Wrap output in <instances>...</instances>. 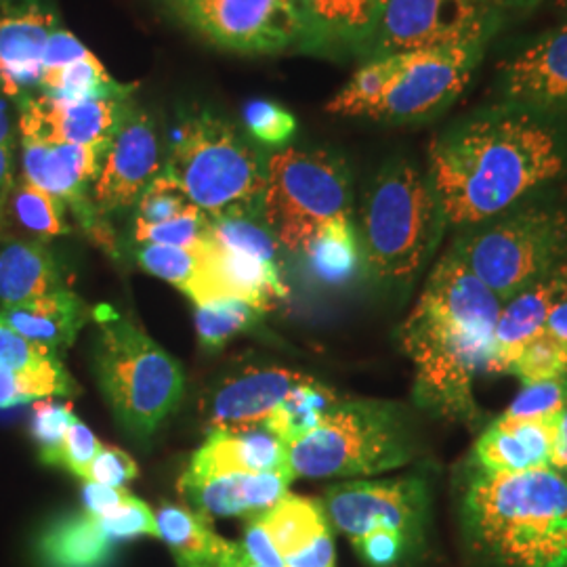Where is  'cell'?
<instances>
[{"instance_id":"obj_1","label":"cell","mask_w":567,"mask_h":567,"mask_svg":"<svg viewBox=\"0 0 567 567\" xmlns=\"http://www.w3.org/2000/svg\"><path fill=\"white\" fill-rule=\"evenodd\" d=\"M566 168V143L545 116L501 105L431 143L426 175L446 225L473 227L524 203Z\"/></svg>"},{"instance_id":"obj_2","label":"cell","mask_w":567,"mask_h":567,"mask_svg":"<svg viewBox=\"0 0 567 567\" xmlns=\"http://www.w3.org/2000/svg\"><path fill=\"white\" fill-rule=\"evenodd\" d=\"M501 307L486 284L447 250L400 328L419 404L446 419H475V383L489 368Z\"/></svg>"},{"instance_id":"obj_3","label":"cell","mask_w":567,"mask_h":567,"mask_svg":"<svg viewBox=\"0 0 567 567\" xmlns=\"http://www.w3.org/2000/svg\"><path fill=\"white\" fill-rule=\"evenodd\" d=\"M468 538L501 566L567 567V477L555 468L477 471L466 486Z\"/></svg>"},{"instance_id":"obj_4","label":"cell","mask_w":567,"mask_h":567,"mask_svg":"<svg viewBox=\"0 0 567 567\" xmlns=\"http://www.w3.org/2000/svg\"><path fill=\"white\" fill-rule=\"evenodd\" d=\"M163 173L210 219L261 217L267 158L210 110L192 112L173 128Z\"/></svg>"},{"instance_id":"obj_5","label":"cell","mask_w":567,"mask_h":567,"mask_svg":"<svg viewBox=\"0 0 567 567\" xmlns=\"http://www.w3.org/2000/svg\"><path fill=\"white\" fill-rule=\"evenodd\" d=\"M429 175L391 161L372 179L362 208V255L379 282L405 286L425 265L444 229Z\"/></svg>"},{"instance_id":"obj_6","label":"cell","mask_w":567,"mask_h":567,"mask_svg":"<svg viewBox=\"0 0 567 567\" xmlns=\"http://www.w3.org/2000/svg\"><path fill=\"white\" fill-rule=\"evenodd\" d=\"M93 320L97 322L95 374L103 395L124 431L150 440L179 405L182 368L110 305H100Z\"/></svg>"},{"instance_id":"obj_7","label":"cell","mask_w":567,"mask_h":567,"mask_svg":"<svg viewBox=\"0 0 567 567\" xmlns=\"http://www.w3.org/2000/svg\"><path fill=\"white\" fill-rule=\"evenodd\" d=\"M414 435L400 405L374 400L337 402L322 423L290 444L295 477H358L412 463Z\"/></svg>"},{"instance_id":"obj_8","label":"cell","mask_w":567,"mask_h":567,"mask_svg":"<svg viewBox=\"0 0 567 567\" xmlns=\"http://www.w3.org/2000/svg\"><path fill=\"white\" fill-rule=\"evenodd\" d=\"M450 252L505 303L567 261V208L517 204L486 224L466 227Z\"/></svg>"},{"instance_id":"obj_9","label":"cell","mask_w":567,"mask_h":567,"mask_svg":"<svg viewBox=\"0 0 567 567\" xmlns=\"http://www.w3.org/2000/svg\"><path fill=\"white\" fill-rule=\"evenodd\" d=\"M261 217L278 244L295 255L324 225L351 219V175L343 158L305 147L271 154Z\"/></svg>"},{"instance_id":"obj_10","label":"cell","mask_w":567,"mask_h":567,"mask_svg":"<svg viewBox=\"0 0 567 567\" xmlns=\"http://www.w3.org/2000/svg\"><path fill=\"white\" fill-rule=\"evenodd\" d=\"M503 21L505 16L482 0H386L360 58L486 49Z\"/></svg>"},{"instance_id":"obj_11","label":"cell","mask_w":567,"mask_h":567,"mask_svg":"<svg viewBox=\"0 0 567 567\" xmlns=\"http://www.w3.org/2000/svg\"><path fill=\"white\" fill-rule=\"evenodd\" d=\"M173 16L224 51L240 55L307 53L297 0H166Z\"/></svg>"},{"instance_id":"obj_12","label":"cell","mask_w":567,"mask_h":567,"mask_svg":"<svg viewBox=\"0 0 567 567\" xmlns=\"http://www.w3.org/2000/svg\"><path fill=\"white\" fill-rule=\"evenodd\" d=\"M486 49H450L381 58L385 84L368 118L402 124L437 116L465 91Z\"/></svg>"},{"instance_id":"obj_13","label":"cell","mask_w":567,"mask_h":567,"mask_svg":"<svg viewBox=\"0 0 567 567\" xmlns=\"http://www.w3.org/2000/svg\"><path fill=\"white\" fill-rule=\"evenodd\" d=\"M429 508V487L423 477H398L383 482H349L328 487L324 511L353 540L374 529L402 534L412 545L421 540Z\"/></svg>"},{"instance_id":"obj_14","label":"cell","mask_w":567,"mask_h":567,"mask_svg":"<svg viewBox=\"0 0 567 567\" xmlns=\"http://www.w3.org/2000/svg\"><path fill=\"white\" fill-rule=\"evenodd\" d=\"M103 154L102 147L74 143L21 142V168L28 182L72 208L93 243L116 255V234L91 203V187L102 168Z\"/></svg>"},{"instance_id":"obj_15","label":"cell","mask_w":567,"mask_h":567,"mask_svg":"<svg viewBox=\"0 0 567 567\" xmlns=\"http://www.w3.org/2000/svg\"><path fill=\"white\" fill-rule=\"evenodd\" d=\"M163 173V152L154 118L131 100L103 154L91 187V203L103 219L135 208L143 192Z\"/></svg>"},{"instance_id":"obj_16","label":"cell","mask_w":567,"mask_h":567,"mask_svg":"<svg viewBox=\"0 0 567 567\" xmlns=\"http://www.w3.org/2000/svg\"><path fill=\"white\" fill-rule=\"evenodd\" d=\"M131 95L84 102H60L44 93H32L18 102L21 142L74 143L107 150Z\"/></svg>"},{"instance_id":"obj_17","label":"cell","mask_w":567,"mask_h":567,"mask_svg":"<svg viewBox=\"0 0 567 567\" xmlns=\"http://www.w3.org/2000/svg\"><path fill=\"white\" fill-rule=\"evenodd\" d=\"M503 105L536 116L567 112V23L529 42L505 61Z\"/></svg>"},{"instance_id":"obj_18","label":"cell","mask_w":567,"mask_h":567,"mask_svg":"<svg viewBox=\"0 0 567 567\" xmlns=\"http://www.w3.org/2000/svg\"><path fill=\"white\" fill-rule=\"evenodd\" d=\"M61 25L47 0H23L0 7V91L20 102L41 91L44 49Z\"/></svg>"},{"instance_id":"obj_19","label":"cell","mask_w":567,"mask_h":567,"mask_svg":"<svg viewBox=\"0 0 567 567\" xmlns=\"http://www.w3.org/2000/svg\"><path fill=\"white\" fill-rule=\"evenodd\" d=\"M309 377L280 365H248L225 377L204 402L210 431L264 423L265 416Z\"/></svg>"},{"instance_id":"obj_20","label":"cell","mask_w":567,"mask_h":567,"mask_svg":"<svg viewBox=\"0 0 567 567\" xmlns=\"http://www.w3.org/2000/svg\"><path fill=\"white\" fill-rule=\"evenodd\" d=\"M288 450L290 446L264 423L217 429L210 431L206 444L192 456L182 482L194 484L221 475L288 468Z\"/></svg>"},{"instance_id":"obj_21","label":"cell","mask_w":567,"mask_h":567,"mask_svg":"<svg viewBox=\"0 0 567 567\" xmlns=\"http://www.w3.org/2000/svg\"><path fill=\"white\" fill-rule=\"evenodd\" d=\"M564 299H567V261L505 301L494 330V353L487 372L508 374L519 351L545 328L548 313Z\"/></svg>"},{"instance_id":"obj_22","label":"cell","mask_w":567,"mask_h":567,"mask_svg":"<svg viewBox=\"0 0 567 567\" xmlns=\"http://www.w3.org/2000/svg\"><path fill=\"white\" fill-rule=\"evenodd\" d=\"M559 416L507 419L498 416L473 447V458L486 473H522L547 468L559 433Z\"/></svg>"},{"instance_id":"obj_23","label":"cell","mask_w":567,"mask_h":567,"mask_svg":"<svg viewBox=\"0 0 567 567\" xmlns=\"http://www.w3.org/2000/svg\"><path fill=\"white\" fill-rule=\"evenodd\" d=\"M292 468H276L261 473L221 475L204 482H179L185 501L204 517L261 515L276 507L292 484Z\"/></svg>"},{"instance_id":"obj_24","label":"cell","mask_w":567,"mask_h":567,"mask_svg":"<svg viewBox=\"0 0 567 567\" xmlns=\"http://www.w3.org/2000/svg\"><path fill=\"white\" fill-rule=\"evenodd\" d=\"M307 53H358L364 49L386 0H297Z\"/></svg>"},{"instance_id":"obj_25","label":"cell","mask_w":567,"mask_h":567,"mask_svg":"<svg viewBox=\"0 0 567 567\" xmlns=\"http://www.w3.org/2000/svg\"><path fill=\"white\" fill-rule=\"evenodd\" d=\"M93 311L76 292L63 288L23 303L4 305L0 309V322L61 355L76 341L82 326L93 318Z\"/></svg>"},{"instance_id":"obj_26","label":"cell","mask_w":567,"mask_h":567,"mask_svg":"<svg viewBox=\"0 0 567 567\" xmlns=\"http://www.w3.org/2000/svg\"><path fill=\"white\" fill-rule=\"evenodd\" d=\"M63 276L47 243L9 240L0 250V303L16 305L63 290Z\"/></svg>"},{"instance_id":"obj_27","label":"cell","mask_w":567,"mask_h":567,"mask_svg":"<svg viewBox=\"0 0 567 567\" xmlns=\"http://www.w3.org/2000/svg\"><path fill=\"white\" fill-rule=\"evenodd\" d=\"M63 210V203L53 198L49 192L28 182L23 175L16 177L2 208L0 238L49 243L65 236L72 229L65 224Z\"/></svg>"},{"instance_id":"obj_28","label":"cell","mask_w":567,"mask_h":567,"mask_svg":"<svg viewBox=\"0 0 567 567\" xmlns=\"http://www.w3.org/2000/svg\"><path fill=\"white\" fill-rule=\"evenodd\" d=\"M112 545L93 515L74 513L47 527L37 548L44 567H107Z\"/></svg>"},{"instance_id":"obj_29","label":"cell","mask_w":567,"mask_h":567,"mask_svg":"<svg viewBox=\"0 0 567 567\" xmlns=\"http://www.w3.org/2000/svg\"><path fill=\"white\" fill-rule=\"evenodd\" d=\"M158 538L175 553L177 561L198 567H215L229 543L224 540L210 519L194 508L164 505L156 513Z\"/></svg>"},{"instance_id":"obj_30","label":"cell","mask_w":567,"mask_h":567,"mask_svg":"<svg viewBox=\"0 0 567 567\" xmlns=\"http://www.w3.org/2000/svg\"><path fill=\"white\" fill-rule=\"evenodd\" d=\"M316 280L343 286L355 278L362 265V246L351 219L324 225L301 252Z\"/></svg>"},{"instance_id":"obj_31","label":"cell","mask_w":567,"mask_h":567,"mask_svg":"<svg viewBox=\"0 0 567 567\" xmlns=\"http://www.w3.org/2000/svg\"><path fill=\"white\" fill-rule=\"evenodd\" d=\"M284 559L309 547L330 529L326 511L318 501L286 494L276 507L255 515Z\"/></svg>"},{"instance_id":"obj_32","label":"cell","mask_w":567,"mask_h":567,"mask_svg":"<svg viewBox=\"0 0 567 567\" xmlns=\"http://www.w3.org/2000/svg\"><path fill=\"white\" fill-rule=\"evenodd\" d=\"M337 402L339 398L330 386L320 385L309 377L265 416L264 425L290 446L320 425Z\"/></svg>"},{"instance_id":"obj_33","label":"cell","mask_w":567,"mask_h":567,"mask_svg":"<svg viewBox=\"0 0 567 567\" xmlns=\"http://www.w3.org/2000/svg\"><path fill=\"white\" fill-rule=\"evenodd\" d=\"M41 93L60 102H84L102 97H124L133 93V86L112 79L105 65L93 53L60 70L44 72Z\"/></svg>"},{"instance_id":"obj_34","label":"cell","mask_w":567,"mask_h":567,"mask_svg":"<svg viewBox=\"0 0 567 567\" xmlns=\"http://www.w3.org/2000/svg\"><path fill=\"white\" fill-rule=\"evenodd\" d=\"M264 311L243 299H219L213 303L196 305V332L204 347L219 349L236 334L252 328Z\"/></svg>"},{"instance_id":"obj_35","label":"cell","mask_w":567,"mask_h":567,"mask_svg":"<svg viewBox=\"0 0 567 567\" xmlns=\"http://www.w3.org/2000/svg\"><path fill=\"white\" fill-rule=\"evenodd\" d=\"M508 374L517 377L522 385H536L553 379H567V344L557 341L543 328L519 351Z\"/></svg>"},{"instance_id":"obj_36","label":"cell","mask_w":567,"mask_h":567,"mask_svg":"<svg viewBox=\"0 0 567 567\" xmlns=\"http://www.w3.org/2000/svg\"><path fill=\"white\" fill-rule=\"evenodd\" d=\"M0 365L30 377H63L68 374L61 355L34 343L13 328L0 322Z\"/></svg>"},{"instance_id":"obj_37","label":"cell","mask_w":567,"mask_h":567,"mask_svg":"<svg viewBox=\"0 0 567 567\" xmlns=\"http://www.w3.org/2000/svg\"><path fill=\"white\" fill-rule=\"evenodd\" d=\"M210 234V217L198 206H189L185 213L164 224H135V243L161 244L177 248H198Z\"/></svg>"},{"instance_id":"obj_38","label":"cell","mask_w":567,"mask_h":567,"mask_svg":"<svg viewBox=\"0 0 567 567\" xmlns=\"http://www.w3.org/2000/svg\"><path fill=\"white\" fill-rule=\"evenodd\" d=\"M79 383L70 377H30L0 365V408L30 404L53 395H74Z\"/></svg>"},{"instance_id":"obj_39","label":"cell","mask_w":567,"mask_h":567,"mask_svg":"<svg viewBox=\"0 0 567 567\" xmlns=\"http://www.w3.org/2000/svg\"><path fill=\"white\" fill-rule=\"evenodd\" d=\"M243 121L248 135L269 147H280L290 142L297 131L295 114L274 100H252L246 103Z\"/></svg>"},{"instance_id":"obj_40","label":"cell","mask_w":567,"mask_h":567,"mask_svg":"<svg viewBox=\"0 0 567 567\" xmlns=\"http://www.w3.org/2000/svg\"><path fill=\"white\" fill-rule=\"evenodd\" d=\"M79 416L74 414L72 405L60 404L53 400H39L34 402L32 412V437L41 446V461L44 465H51V458L63 444V437L72 423H76Z\"/></svg>"},{"instance_id":"obj_41","label":"cell","mask_w":567,"mask_h":567,"mask_svg":"<svg viewBox=\"0 0 567 567\" xmlns=\"http://www.w3.org/2000/svg\"><path fill=\"white\" fill-rule=\"evenodd\" d=\"M567 408V379H553L526 385L508 404L507 419H550L564 414Z\"/></svg>"},{"instance_id":"obj_42","label":"cell","mask_w":567,"mask_h":567,"mask_svg":"<svg viewBox=\"0 0 567 567\" xmlns=\"http://www.w3.org/2000/svg\"><path fill=\"white\" fill-rule=\"evenodd\" d=\"M192 203L183 194L182 187L168 175L161 173L152 185L143 192L135 206V224L156 225L185 213Z\"/></svg>"},{"instance_id":"obj_43","label":"cell","mask_w":567,"mask_h":567,"mask_svg":"<svg viewBox=\"0 0 567 567\" xmlns=\"http://www.w3.org/2000/svg\"><path fill=\"white\" fill-rule=\"evenodd\" d=\"M95 519L112 543L131 540V538H140V536L158 538L156 515L135 496H131L121 507L110 511L103 517H95Z\"/></svg>"},{"instance_id":"obj_44","label":"cell","mask_w":567,"mask_h":567,"mask_svg":"<svg viewBox=\"0 0 567 567\" xmlns=\"http://www.w3.org/2000/svg\"><path fill=\"white\" fill-rule=\"evenodd\" d=\"M102 442L97 440V435L81 423V419L68 429L63 444L55 452V456L51 458V465L63 466L68 468L72 475L86 480L89 466L93 463V458L97 456V452L102 450Z\"/></svg>"},{"instance_id":"obj_45","label":"cell","mask_w":567,"mask_h":567,"mask_svg":"<svg viewBox=\"0 0 567 567\" xmlns=\"http://www.w3.org/2000/svg\"><path fill=\"white\" fill-rule=\"evenodd\" d=\"M137 473H140V468L126 452H122L118 447L102 446L89 466L84 482L124 487L131 480L137 477Z\"/></svg>"},{"instance_id":"obj_46","label":"cell","mask_w":567,"mask_h":567,"mask_svg":"<svg viewBox=\"0 0 567 567\" xmlns=\"http://www.w3.org/2000/svg\"><path fill=\"white\" fill-rule=\"evenodd\" d=\"M410 543L405 540L402 534L391 532V529H374L365 534L362 538L353 540V547L362 555L368 566L391 567L400 561L404 555L405 547Z\"/></svg>"},{"instance_id":"obj_47","label":"cell","mask_w":567,"mask_h":567,"mask_svg":"<svg viewBox=\"0 0 567 567\" xmlns=\"http://www.w3.org/2000/svg\"><path fill=\"white\" fill-rule=\"evenodd\" d=\"M89 55H93V53L84 42L79 41L63 25H58L47 42L42 65H44V72H53V70H60V68L74 63V61L84 60Z\"/></svg>"},{"instance_id":"obj_48","label":"cell","mask_w":567,"mask_h":567,"mask_svg":"<svg viewBox=\"0 0 567 567\" xmlns=\"http://www.w3.org/2000/svg\"><path fill=\"white\" fill-rule=\"evenodd\" d=\"M133 494L126 487L103 486L95 482H84L82 486V505L84 513L93 517H103L110 511L124 505Z\"/></svg>"},{"instance_id":"obj_49","label":"cell","mask_w":567,"mask_h":567,"mask_svg":"<svg viewBox=\"0 0 567 567\" xmlns=\"http://www.w3.org/2000/svg\"><path fill=\"white\" fill-rule=\"evenodd\" d=\"M243 548L246 555L264 567H286L282 555L278 553V548L274 547V543L269 540L264 526L259 524L257 517H252V522L246 527L244 534Z\"/></svg>"},{"instance_id":"obj_50","label":"cell","mask_w":567,"mask_h":567,"mask_svg":"<svg viewBox=\"0 0 567 567\" xmlns=\"http://www.w3.org/2000/svg\"><path fill=\"white\" fill-rule=\"evenodd\" d=\"M286 567H334V543L330 529L322 536H318L309 547L299 550L297 555H290Z\"/></svg>"},{"instance_id":"obj_51","label":"cell","mask_w":567,"mask_h":567,"mask_svg":"<svg viewBox=\"0 0 567 567\" xmlns=\"http://www.w3.org/2000/svg\"><path fill=\"white\" fill-rule=\"evenodd\" d=\"M13 179V147H0V217Z\"/></svg>"},{"instance_id":"obj_52","label":"cell","mask_w":567,"mask_h":567,"mask_svg":"<svg viewBox=\"0 0 567 567\" xmlns=\"http://www.w3.org/2000/svg\"><path fill=\"white\" fill-rule=\"evenodd\" d=\"M545 330L557 341L567 344V299L553 307V311L548 313L547 322H545Z\"/></svg>"},{"instance_id":"obj_53","label":"cell","mask_w":567,"mask_h":567,"mask_svg":"<svg viewBox=\"0 0 567 567\" xmlns=\"http://www.w3.org/2000/svg\"><path fill=\"white\" fill-rule=\"evenodd\" d=\"M0 147H16V122L11 116L9 97L0 91Z\"/></svg>"},{"instance_id":"obj_54","label":"cell","mask_w":567,"mask_h":567,"mask_svg":"<svg viewBox=\"0 0 567 567\" xmlns=\"http://www.w3.org/2000/svg\"><path fill=\"white\" fill-rule=\"evenodd\" d=\"M550 468H555L559 473H567V408L561 414V421H559V433H557V442L553 447Z\"/></svg>"},{"instance_id":"obj_55","label":"cell","mask_w":567,"mask_h":567,"mask_svg":"<svg viewBox=\"0 0 567 567\" xmlns=\"http://www.w3.org/2000/svg\"><path fill=\"white\" fill-rule=\"evenodd\" d=\"M215 567H264L259 566V564H255L248 555H246V550H244L243 545H231L229 543V547L225 550L224 555H221V559L217 561V566Z\"/></svg>"},{"instance_id":"obj_56","label":"cell","mask_w":567,"mask_h":567,"mask_svg":"<svg viewBox=\"0 0 567 567\" xmlns=\"http://www.w3.org/2000/svg\"><path fill=\"white\" fill-rule=\"evenodd\" d=\"M487 7H492L494 11H498L501 16H511V13H522L534 9L540 0H482Z\"/></svg>"},{"instance_id":"obj_57","label":"cell","mask_w":567,"mask_h":567,"mask_svg":"<svg viewBox=\"0 0 567 567\" xmlns=\"http://www.w3.org/2000/svg\"><path fill=\"white\" fill-rule=\"evenodd\" d=\"M16 2H23V0H0V7H7V4H16Z\"/></svg>"},{"instance_id":"obj_58","label":"cell","mask_w":567,"mask_h":567,"mask_svg":"<svg viewBox=\"0 0 567 567\" xmlns=\"http://www.w3.org/2000/svg\"><path fill=\"white\" fill-rule=\"evenodd\" d=\"M177 566H179V567H198V566H192V564H183V561H177Z\"/></svg>"},{"instance_id":"obj_59","label":"cell","mask_w":567,"mask_h":567,"mask_svg":"<svg viewBox=\"0 0 567 567\" xmlns=\"http://www.w3.org/2000/svg\"><path fill=\"white\" fill-rule=\"evenodd\" d=\"M559 2H561V7L567 11V0H559Z\"/></svg>"}]
</instances>
